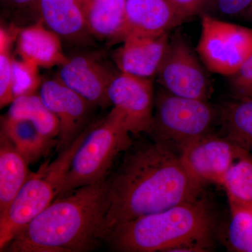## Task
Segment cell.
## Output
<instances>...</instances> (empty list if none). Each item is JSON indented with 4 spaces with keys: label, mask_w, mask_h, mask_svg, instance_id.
<instances>
[{
    "label": "cell",
    "mask_w": 252,
    "mask_h": 252,
    "mask_svg": "<svg viewBox=\"0 0 252 252\" xmlns=\"http://www.w3.org/2000/svg\"><path fill=\"white\" fill-rule=\"evenodd\" d=\"M6 115L32 123L43 135L58 140L60 132L57 117L48 109L39 94L21 96L10 104Z\"/></svg>",
    "instance_id": "21"
},
{
    "label": "cell",
    "mask_w": 252,
    "mask_h": 252,
    "mask_svg": "<svg viewBox=\"0 0 252 252\" xmlns=\"http://www.w3.org/2000/svg\"><path fill=\"white\" fill-rule=\"evenodd\" d=\"M17 49L21 59L39 67L60 66L67 59L63 53L61 37L46 28L41 20L20 30Z\"/></svg>",
    "instance_id": "16"
},
{
    "label": "cell",
    "mask_w": 252,
    "mask_h": 252,
    "mask_svg": "<svg viewBox=\"0 0 252 252\" xmlns=\"http://www.w3.org/2000/svg\"><path fill=\"white\" fill-rule=\"evenodd\" d=\"M220 114L225 137L252 156V97H235Z\"/></svg>",
    "instance_id": "20"
},
{
    "label": "cell",
    "mask_w": 252,
    "mask_h": 252,
    "mask_svg": "<svg viewBox=\"0 0 252 252\" xmlns=\"http://www.w3.org/2000/svg\"><path fill=\"white\" fill-rule=\"evenodd\" d=\"M252 2V0H207L202 14L223 20L240 18Z\"/></svg>",
    "instance_id": "26"
},
{
    "label": "cell",
    "mask_w": 252,
    "mask_h": 252,
    "mask_svg": "<svg viewBox=\"0 0 252 252\" xmlns=\"http://www.w3.org/2000/svg\"><path fill=\"white\" fill-rule=\"evenodd\" d=\"M186 22L169 0H126L121 42L131 34L156 36Z\"/></svg>",
    "instance_id": "14"
},
{
    "label": "cell",
    "mask_w": 252,
    "mask_h": 252,
    "mask_svg": "<svg viewBox=\"0 0 252 252\" xmlns=\"http://www.w3.org/2000/svg\"><path fill=\"white\" fill-rule=\"evenodd\" d=\"M39 67L26 60L13 59L12 92L14 99L21 96L36 94L43 80Z\"/></svg>",
    "instance_id": "25"
},
{
    "label": "cell",
    "mask_w": 252,
    "mask_h": 252,
    "mask_svg": "<svg viewBox=\"0 0 252 252\" xmlns=\"http://www.w3.org/2000/svg\"><path fill=\"white\" fill-rule=\"evenodd\" d=\"M39 20L61 39L73 44H88L91 34L86 26L79 0H40Z\"/></svg>",
    "instance_id": "15"
},
{
    "label": "cell",
    "mask_w": 252,
    "mask_h": 252,
    "mask_svg": "<svg viewBox=\"0 0 252 252\" xmlns=\"http://www.w3.org/2000/svg\"><path fill=\"white\" fill-rule=\"evenodd\" d=\"M156 91L152 79L119 72L108 89L112 106L122 114L130 134L149 133L153 122Z\"/></svg>",
    "instance_id": "9"
},
{
    "label": "cell",
    "mask_w": 252,
    "mask_h": 252,
    "mask_svg": "<svg viewBox=\"0 0 252 252\" xmlns=\"http://www.w3.org/2000/svg\"><path fill=\"white\" fill-rule=\"evenodd\" d=\"M119 72L104 63L100 56L80 54L67 58L59 66L56 77L94 107L106 109L112 106L109 86Z\"/></svg>",
    "instance_id": "12"
},
{
    "label": "cell",
    "mask_w": 252,
    "mask_h": 252,
    "mask_svg": "<svg viewBox=\"0 0 252 252\" xmlns=\"http://www.w3.org/2000/svg\"><path fill=\"white\" fill-rule=\"evenodd\" d=\"M228 240L233 251L252 252V211L243 209L231 210Z\"/></svg>",
    "instance_id": "23"
},
{
    "label": "cell",
    "mask_w": 252,
    "mask_h": 252,
    "mask_svg": "<svg viewBox=\"0 0 252 252\" xmlns=\"http://www.w3.org/2000/svg\"><path fill=\"white\" fill-rule=\"evenodd\" d=\"M107 179L109 207L101 238L117 225L175 205L198 200L202 184L188 171L171 146L160 141L133 146L124 152Z\"/></svg>",
    "instance_id": "1"
},
{
    "label": "cell",
    "mask_w": 252,
    "mask_h": 252,
    "mask_svg": "<svg viewBox=\"0 0 252 252\" xmlns=\"http://www.w3.org/2000/svg\"><path fill=\"white\" fill-rule=\"evenodd\" d=\"M245 152L228 137L208 133L181 149L180 155L190 175L202 185H222L228 169Z\"/></svg>",
    "instance_id": "11"
},
{
    "label": "cell",
    "mask_w": 252,
    "mask_h": 252,
    "mask_svg": "<svg viewBox=\"0 0 252 252\" xmlns=\"http://www.w3.org/2000/svg\"><path fill=\"white\" fill-rule=\"evenodd\" d=\"M212 229L211 213L198 199L117 225L104 241L115 252H205Z\"/></svg>",
    "instance_id": "3"
},
{
    "label": "cell",
    "mask_w": 252,
    "mask_h": 252,
    "mask_svg": "<svg viewBox=\"0 0 252 252\" xmlns=\"http://www.w3.org/2000/svg\"><path fill=\"white\" fill-rule=\"evenodd\" d=\"M207 67L180 32L170 36L166 54L157 73L158 84L167 92L187 98L208 100L212 93Z\"/></svg>",
    "instance_id": "8"
},
{
    "label": "cell",
    "mask_w": 252,
    "mask_h": 252,
    "mask_svg": "<svg viewBox=\"0 0 252 252\" xmlns=\"http://www.w3.org/2000/svg\"><path fill=\"white\" fill-rule=\"evenodd\" d=\"M12 141L0 130V216L19 193L32 172Z\"/></svg>",
    "instance_id": "18"
},
{
    "label": "cell",
    "mask_w": 252,
    "mask_h": 252,
    "mask_svg": "<svg viewBox=\"0 0 252 252\" xmlns=\"http://www.w3.org/2000/svg\"><path fill=\"white\" fill-rule=\"evenodd\" d=\"M240 18L244 20V21L252 23V4H250V6H249L248 9L244 13L243 16H242Z\"/></svg>",
    "instance_id": "30"
},
{
    "label": "cell",
    "mask_w": 252,
    "mask_h": 252,
    "mask_svg": "<svg viewBox=\"0 0 252 252\" xmlns=\"http://www.w3.org/2000/svg\"><path fill=\"white\" fill-rule=\"evenodd\" d=\"M12 34L4 28L0 29V107L4 108L14 100L12 92L13 59L11 55Z\"/></svg>",
    "instance_id": "24"
},
{
    "label": "cell",
    "mask_w": 252,
    "mask_h": 252,
    "mask_svg": "<svg viewBox=\"0 0 252 252\" xmlns=\"http://www.w3.org/2000/svg\"><path fill=\"white\" fill-rule=\"evenodd\" d=\"M201 32L197 53L210 72L234 74L252 54V29L209 16L200 15Z\"/></svg>",
    "instance_id": "7"
},
{
    "label": "cell",
    "mask_w": 252,
    "mask_h": 252,
    "mask_svg": "<svg viewBox=\"0 0 252 252\" xmlns=\"http://www.w3.org/2000/svg\"><path fill=\"white\" fill-rule=\"evenodd\" d=\"M219 112L201 99L180 97L160 89L156 92L149 135L179 151L209 133Z\"/></svg>",
    "instance_id": "6"
},
{
    "label": "cell",
    "mask_w": 252,
    "mask_h": 252,
    "mask_svg": "<svg viewBox=\"0 0 252 252\" xmlns=\"http://www.w3.org/2000/svg\"><path fill=\"white\" fill-rule=\"evenodd\" d=\"M130 134L122 114L114 107L106 117L91 123L58 197L107 180L118 156L132 145Z\"/></svg>",
    "instance_id": "4"
},
{
    "label": "cell",
    "mask_w": 252,
    "mask_h": 252,
    "mask_svg": "<svg viewBox=\"0 0 252 252\" xmlns=\"http://www.w3.org/2000/svg\"><path fill=\"white\" fill-rule=\"evenodd\" d=\"M169 32L156 36L131 34L114 51L112 59L120 72L152 79L166 54Z\"/></svg>",
    "instance_id": "13"
},
{
    "label": "cell",
    "mask_w": 252,
    "mask_h": 252,
    "mask_svg": "<svg viewBox=\"0 0 252 252\" xmlns=\"http://www.w3.org/2000/svg\"><path fill=\"white\" fill-rule=\"evenodd\" d=\"M39 95L57 117L60 132L56 151L67 149L90 125L94 104L55 77L42 81Z\"/></svg>",
    "instance_id": "10"
},
{
    "label": "cell",
    "mask_w": 252,
    "mask_h": 252,
    "mask_svg": "<svg viewBox=\"0 0 252 252\" xmlns=\"http://www.w3.org/2000/svg\"><path fill=\"white\" fill-rule=\"evenodd\" d=\"M186 21L203 14L207 0H169Z\"/></svg>",
    "instance_id": "28"
},
{
    "label": "cell",
    "mask_w": 252,
    "mask_h": 252,
    "mask_svg": "<svg viewBox=\"0 0 252 252\" xmlns=\"http://www.w3.org/2000/svg\"><path fill=\"white\" fill-rule=\"evenodd\" d=\"M79 2L92 36L111 44L121 42L126 0H79Z\"/></svg>",
    "instance_id": "17"
},
{
    "label": "cell",
    "mask_w": 252,
    "mask_h": 252,
    "mask_svg": "<svg viewBox=\"0 0 252 252\" xmlns=\"http://www.w3.org/2000/svg\"><path fill=\"white\" fill-rule=\"evenodd\" d=\"M40 0H1V6L11 12H31L38 16V5Z\"/></svg>",
    "instance_id": "29"
},
{
    "label": "cell",
    "mask_w": 252,
    "mask_h": 252,
    "mask_svg": "<svg viewBox=\"0 0 252 252\" xmlns=\"http://www.w3.org/2000/svg\"><path fill=\"white\" fill-rule=\"evenodd\" d=\"M230 210L243 209L252 211V156L242 154L228 169L223 179Z\"/></svg>",
    "instance_id": "22"
},
{
    "label": "cell",
    "mask_w": 252,
    "mask_h": 252,
    "mask_svg": "<svg viewBox=\"0 0 252 252\" xmlns=\"http://www.w3.org/2000/svg\"><path fill=\"white\" fill-rule=\"evenodd\" d=\"M229 85L235 97H252V54L229 77Z\"/></svg>",
    "instance_id": "27"
},
{
    "label": "cell",
    "mask_w": 252,
    "mask_h": 252,
    "mask_svg": "<svg viewBox=\"0 0 252 252\" xmlns=\"http://www.w3.org/2000/svg\"><path fill=\"white\" fill-rule=\"evenodd\" d=\"M109 207L107 180L58 197L3 252H81L97 248Z\"/></svg>",
    "instance_id": "2"
},
{
    "label": "cell",
    "mask_w": 252,
    "mask_h": 252,
    "mask_svg": "<svg viewBox=\"0 0 252 252\" xmlns=\"http://www.w3.org/2000/svg\"><path fill=\"white\" fill-rule=\"evenodd\" d=\"M0 130L12 141L29 165L49 155L59 142L58 140H51L43 135L29 121L9 117L6 114L1 116Z\"/></svg>",
    "instance_id": "19"
},
{
    "label": "cell",
    "mask_w": 252,
    "mask_h": 252,
    "mask_svg": "<svg viewBox=\"0 0 252 252\" xmlns=\"http://www.w3.org/2000/svg\"><path fill=\"white\" fill-rule=\"evenodd\" d=\"M87 131L88 127L67 149L60 152L54 161L43 164L37 172H32L7 210L0 216V251H4L16 235L57 198Z\"/></svg>",
    "instance_id": "5"
}]
</instances>
